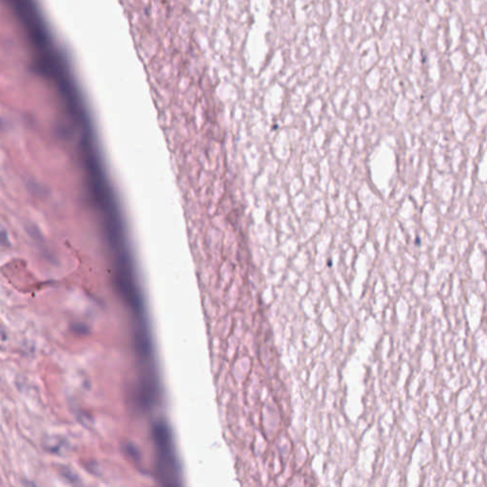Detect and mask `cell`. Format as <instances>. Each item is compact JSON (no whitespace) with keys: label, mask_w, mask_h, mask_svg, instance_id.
Masks as SVG:
<instances>
[{"label":"cell","mask_w":487,"mask_h":487,"mask_svg":"<svg viewBox=\"0 0 487 487\" xmlns=\"http://www.w3.org/2000/svg\"><path fill=\"white\" fill-rule=\"evenodd\" d=\"M4 339H6V334L0 329V340H4Z\"/></svg>","instance_id":"2"},{"label":"cell","mask_w":487,"mask_h":487,"mask_svg":"<svg viewBox=\"0 0 487 487\" xmlns=\"http://www.w3.org/2000/svg\"><path fill=\"white\" fill-rule=\"evenodd\" d=\"M155 443L160 452L161 465L164 471L167 469H174L175 466V460L173 454V443L172 436L169 428L163 422L155 424L154 429Z\"/></svg>","instance_id":"1"}]
</instances>
